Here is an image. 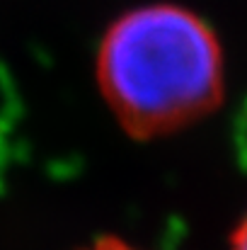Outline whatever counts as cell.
Instances as JSON below:
<instances>
[{"instance_id":"cell-1","label":"cell","mask_w":247,"mask_h":250,"mask_svg":"<svg viewBox=\"0 0 247 250\" xmlns=\"http://www.w3.org/2000/svg\"><path fill=\"white\" fill-rule=\"evenodd\" d=\"M97 81L136 136L177 131L211 112L223 90V51L204 17L177 2H148L102 37Z\"/></svg>"},{"instance_id":"cell-2","label":"cell","mask_w":247,"mask_h":250,"mask_svg":"<svg viewBox=\"0 0 247 250\" xmlns=\"http://www.w3.org/2000/svg\"><path fill=\"white\" fill-rule=\"evenodd\" d=\"M80 250H143V248H136L133 243H129L124 238H116V236H99V238H95L92 243H87Z\"/></svg>"},{"instance_id":"cell-3","label":"cell","mask_w":247,"mask_h":250,"mask_svg":"<svg viewBox=\"0 0 247 250\" xmlns=\"http://www.w3.org/2000/svg\"><path fill=\"white\" fill-rule=\"evenodd\" d=\"M230 250H247V211L230 233Z\"/></svg>"}]
</instances>
